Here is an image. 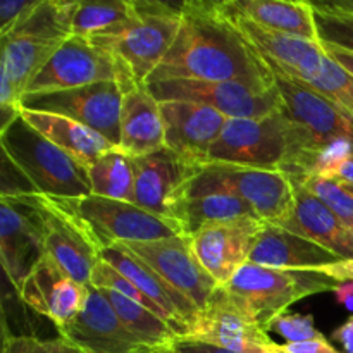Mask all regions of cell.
<instances>
[{
    "mask_svg": "<svg viewBox=\"0 0 353 353\" xmlns=\"http://www.w3.org/2000/svg\"><path fill=\"white\" fill-rule=\"evenodd\" d=\"M88 290L90 286L69 278L45 255L17 293L28 307L50 319L61 330L81 312L88 299Z\"/></svg>",
    "mask_w": 353,
    "mask_h": 353,
    "instance_id": "20",
    "label": "cell"
},
{
    "mask_svg": "<svg viewBox=\"0 0 353 353\" xmlns=\"http://www.w3.org/2000/svg\"><path fill=\"white\" fill-rule=\"evenodd\" d=\"M157 353H171L169 350H162V352H157Z\"/></svg>",
    "mask_w": 353,
    "mask_h": 353,
    "instance_id": "50",
    "label": "cell"
},
{
    "mask_svg": "<svg viewBox=\"0 0 353 353\" xmlns=\"http://www.w3.org/2000/svg\"><path fill=\"white\" fill-rule=\"evenodd\" d=\"M123 245L148 268L154 269L176 292L190 300L199 310L207 305L212 293L219 288L216 279L203 269L193 252L190 236L162 238L152 241H133Z\"/></svg>",
    "mask_w": 353,
    "mask_h": 353,
    "instance_id": "12",
    "label": "cell"
},
{
    "mask_svg": "<svg viewBox=\"0 0 353 353\" xmlns=\"http://www.w3.org/2000/svg\"><path fill=\"white\" fill-rule=\"evenodd\" d=\"M133 165L134 186L131 203L165 221H171L169 209L179 188L203 169L186 164L168 147L133 157Z\"/></svg>",
    "mask_w": 353,
    "mask_h": 353,
    "instance_id": "19",
    "label": "cell"
},
{
    "mask_svg": "<svg viewBox=\"0 0 353 353\" xmlns=\"http://www.w3.org/2000/svg\"><path fill=\"white\" fill-rule=\"evenodd\" d=\"M219 192L240 196L252 207L259 219L268 224H278L279 221L285 219L292 212L293 199H295L293 181L281 169L207 164L199 174L193 176L179 188L172 202Z\"/></svg>",
    "mask_w": 353,
    "mask_h": 353,
    "instance_id": "5",
    "label": "cell"
},
{
    "mask_svg": "<svg viewBox=\"0 0 353 353\" xmlns=\"http://www.w3.org/2000/svg\"><path fill=\"white\" fill-rule=\"evenodd\" d=\"M238 217H257V214L245 200L228 192L188 196L171 203V221L179 228L183 236H193L209 224Z\"/></svg>",
    "mask_w": 353,
    "mask_h": 353,
    "instance_id": "28",
    "label": "cell"
},
{
    "mask_svg": "<svg viewBox=\"0 0 353 353\" xmlns=\"http://www.w3.org/2000/svg\"><path fill=\"white\" fill-rule=\"evenodd\" d=\"M164 79L238 81L257 88L276 85L264 59L217 2L193 0L183 2L178 37L147 85Z\"/></svg>",
    "mask_w": 353,
    "mask_h": 353,
    "instance_id": "1",
    "label": "cell"
},
{
    "mask_svg": "<svg viewBox=\"0 0 353 353\" xmlns=\"http://www.w3.org/2000/svg\"><path fill=\"white\" fill-rule=\"evenodd\" d=\"M272 71V69H271ZM283 110L310 131L321 148L341 140L353 141V117L336 102L278 71H272Z\"/></svg>",
    "mask_w": 353,
    "mask_h": 353,
    "instance_id": "18",
    "label": "cell"
},
{
    "mask_svg": "<svg viewBox=\"0 0 353 353\" xmlns=\"http://www.w3.org/2000/svg\"><path fill=\"white\" fill-rule=\"evenodd\" d=\"M333 293L336 295L338 302L343 303V305H347L348 309H353V281L338 283Z\"/></svg>",
    "mask_w": 353,
    "mask_h": 353,
    "instance_id": "45",
    "label": "cell"
},
{
    "mask_svg": "<svg viewBox=\"0 0 353 353\" xmlns=\"http://www.w3.org/2000/svg\"><path fill=\"white\" fill-rule=\"evenodd\" d=\"M338 283L319 271L271 269L248 262L224 288L245 314L265 333L299 300L334 292Z\"/></svg>",
    "mask_w": 353,
    "mask_h": 353,
    "instance_id": "4",
    "label": "cell"
},
{
    "mask_svg": "<svg viewBox=\"0 0 353 353\" xmlns=\"http://www.w3.org/2000/svg\"><path fill=\"white\" fill-rule=\"evenodd\" d=\"M0 143L3 154L9 155L40 195L50 199L92 195L86 165L52 143L23 116L0 131Z\"/></svg>",
    "mask_w": 353,
    "mask_h": 353,
    "instance_id": "3",
    "label": "cell"
},
{
    "mask_svg": "<svg viewBox=\"0 0 353 353\" xmlns=\"http://www.w3.org/2000/svg\"><path fill=\"white\" fill-rule=\"evenodd\" d=\"M86 169L92 195L131 202L134 186L133 157L124 154L121 148H112L107 154L100 155Z\"/></svg>",
    "mask_w": 353,
    "mask_h": 353,
    "instance_id": "30",
    "label": "cell"
},
{
    "mask_svg": "<svg viewBox=\"0 0 353 353\" xmlns=\"http://www.w3.org/2000/svg\"><path fill=\"white\" fill-rule=\"evenodd\" d=\"M319 272L326 274L327 278L334 279L336 283H350L353 281V259H343L336 264L324 265L317 269Z\"/></svg>",
    "mask_w": 353,
    "mask_h": 353,
    "instance_id": "40",
    "label": "cell"
},
{
    "mask_svg": "<svg viewBox=\"0 0 353 353\" xmlns=\"http://www.w3.org/2000/svg\"><path fill=\"white\" fill-rule=\"evenodd\" d=\"M319 148L310 131L281 109L261 119H228L207 164L281 169L300 178Z\"/></svg>",
    "mask_w": 353,
    "mask_h": 353,
    "instance_id": "2",
    "label": "cell"
},
{
    "mask_svg": "<svg viewBox=\"0 0 353 353\" xmlns=\"http://www.w3.org/2000/svg\"><path fill=\"white\" fill-rule=\"evenodd\" d=\"M137 16V6L131 0L79 2L72 19V34L83 38L107 37L130 24Z\"/></svg>",
    "mask_w": 353,
    "mask_h": 353,
    "instance_id": "31",
    "label": "cell"
},
{
    "mask_svg": "<svg viewBox=\"0 0 353 353\" xmlns=\"http://www.w3.org/2000/svg\"><path fill=\"white\" fill-rule=\"evenodd\" d=\"M333 340L343 347L345 353H353V316L343 326L338 327L333 333Z\"/></svg>",
    "mask_w": 353,
    "mask_h": 353,
    "instance_id": "43",
    "label": "cell"
},
{
    "mask_svg": "<svg viewBox=\"0 0 353 353\" xmlns=\"http://www.w3.org/2000/svg\"><path fill=\"white\" fill-rule=\"evenodd\" d=\"M100 259L126 276L131 283H134L168 316L172 330L179 338L186 336L190 326L200 312L186 296L176 292L165 279H162L154 269L148 268L143 261L126 250L123 245H112L102 250Z\"/></svg>",
    "mask_w": 353,
    "mask_h": 353,
    "instance_id": "21",
    "label": "cell"
},
{
    "mask_svg": "<svg viewBox=\"0 0 353 353\" xmlns=\"http://www.w3.org/2000/svg\"><path fill=\"white\" fill-rule=\"evenodd\" d=\"M161 103L165 147L195 168H205L210 148L223 133L228 117L212 107L195 102Z\"/></svg>",
    "mask_w": 353,
    "mask_h": 353,
    "instance_id": "17",
    "label": "cell"
},
{
    "mask_svg": "<svg viewBox=\"0 0 353 353\" xmlns=\"http://www.w3.org/2000/svg\"><path fill=\"white\" fill-rule=\"evenodd\" d=\"M272 331L283 336L286 343H300L321 338L323 334L317 331L312 316H302V314L285 312L272 323Z\"/></svg>",
    "mask_w": 353,
    "mask_h": 353,
    "instance_id": "36",
    "label": "cell"
},
{
    "mask_svg": "<svg viewBox=\"0 0 353 353\" xmlns=\"http://www.w3.org/2000/svg\"><path fill=\"white\" fill-rule=\"evenodd\" d=\"M21 116L26 119L28 124H31L34 130L40 131L45 138H48L52 143L68 152L69 155H72L76 161L85 164L86 168L92 162H95L100 155L116 148L102 134L65 116L26 109H21Z\"/></svg>",
    "mask_w": 353,
    "mask_h": 353,
    "instance_id": "27",
    "label": "cell"
},
{
    "mask_svg": "<svg viewBox=\"0 0 353 353\" xmlns=\"http://www.w3.org/2000/svg\"><path fill=\"white\" fill-rule=\"evenodd\" d=\"M292 179V178H290ZM295 186L292 212L276 226L293 234L307 238L327 248L341 259H353L352 231L317 199L299 179H292Z\"/></svg>",
    "mask_w": 353,
    "mask_h": 353,
    "instance_id": "23",
    "label": "cell"
},
{
    "mask_svg": "<svg viewBox=\"0 0 353 353\" xmlns=\"http://www.w3.org/2000/svg\"><path fill=\"white\" fill-rule=\"evenodd\" d=\"M340 185H341V183H340ZM343 186H345V188H347L348 192H350L352 195H353V186H352V185H343Z\"/></svg>",
    "mask_w": 353,
    "mask_h": 353,
    "instance_id": "48",
    "label": "cell"
},
{
    "mask_svg": "<svg viewBox=\"0 0 353 353\" xmlns=\"http://www.w3.org/2000/svg\"><path fill=\"white\" fill-rule=\"evenodd\" d=\"M41 0H2L0 2V38L12 33L23 24Z\"/></svg>",
    "mask_w": 353,
    "mask_h": 353,
    "instance_id": "37",
    "label": "cell"
},
{
    "mask_svg": "<svg viewBox=\"0 0 353 353\" xmlns=\"http://www.w3.org/2000/svg\"><path fill=\"white\" fill-rule=\"evenodd\" d=\"M100 292L107 296L124 326L152 350H168L169 345L178 338L174 330L147 307L131 302L126 296L110 290H100Z\"/></svg>",
    "mask_w": 353,
    "mask_h": 353,
    "instance_id": "29",
    "label": "cell"
},
{
    "mask_svg": "<svg viewBox=\"0 0 353 353\" xmlns=\"http://www.w3.org/2000/svg\"><path fill=\"white\" fill-rule=\"evenodd\" d=\"M54 200L72 214L100 252L117 243L162 240L181 234L174 223L154 216L131 202L97 195Z\"/></svg>",
    "mask_w": 353,
    "mask_h": 353,
    "instance_id": "7",
    "label": "cell"
},
{
    "mask_svg": "<svg viewBox=\"0 0 353 353\" xmlns=\"http://www.w3.org/2000/svg\"><path fill=\"white\" fill-rule=\"evenodd\" d=\"M323 47L330 57H333L334 61H336L338 64H340L341 68L348 72V74L353 76V54H348V52L340 50V48H336V47H331V45L323 43Z\"/></svg>",
    "mask_w": 353,
    "mask_h": 353,
    "instance_id": "44",
    "label": "cell"
},
{
    "mask_svg": "<svg viewBox=\"0 0 353 353\" xmlns=\"http://www.w3.org/2000/svg\"><path fill=\"white\" fill-rule=\"evenodd\" d=\"M64 41L10 33L2 38L0 107L21 109L31 81Z\"/></svg>",
    "mask_w": 353,
    "mask_h": 353,
    "instance_id": "22",
    "label": "cell"
},
{
    "mask_svg": "<svg viewBox=\"0 0 353 353\" xmlns=\"http://www.w3.org/2000/svg\"><path fill=\"white\" fill-rule=\"evenodd\" d=\"M327 179H333V181L341 183V185L353 186V157L340 162V164L331 171V174L327 176Z\"/></svg>",
    "mask_w": 353,
    "mask_h": 353,
    "instance_id": "42",
    "label": "cell"
},
{
    "mask_svg": "<svg viewBox=\"0 0 353 353\" xmlns=\"http://www.w3.org/2000/svg\"><path fill=\"white\" fill-rule=\"evenodd\" d=\"M171 353H236L226 350V348L216 347V345L202 343V341L190 340V338H176L168 348Z\"/></svg>",
    "mask_w": 353,
    "mask_h": 353,
    "instance_id": "38",
    "label": "cell"
},
{
    "mask_svg": "<svg viewBox=\"0 0 353 353\" xmlns=\"http://www.w3.org/2000/svg\"><path fill=\"white\" fill-rule=\"evenodd\" d=\"M272 353H286V352L283 350L281 345H276V348H274V350H272Z\"/></svg>",
    "mask_w": 353,
    "mask_h": 353,
    "instance_id": "47",
    "label": "cell"
},
{
    "mask_svg": "<svg viewBox=\"0 0 353 353\" xmlns=\"http://www.w3.org/2000/svg\"><path fill=\"white\" fill-rule=\"evenodd\" d=\"M157 102H195L212 107L228 119H261L283 109L278 86L257 88L238 81L164 79L145 85Z\"/></svg>",
    "mask_w": 353,
    "mask_h": 353,
    "instance_id": "9",
    "label": "cell"
},
{
    "mask_svg": "<svg viewBox=\"0 0 353 353\" xmlns=\"http://www.w3.org/2000/svg\"><path fill=\"white\" fill-rule=\"evenodd\" d=\"M310 6L323 12L350 14L353 16V0H327V2H310Z\"/></svg>",
    "mask_w": 353,
    "mask_h": 353,
    "instance_id": "41",
    "label": "cell"
},
{
    "mask_svg": "<svg viewBox=\"0 0 353 353\" xmlns=\"http://www.w3.org/2000/svg\"><path fill=\"white\" fill-rule=\"evenodd\" d=\"M281 348L286 353H340L324 336L300 343H285Z\"/></svg>",
    "mask_w": 353,
    "mask_h": 353,
    "instance_id": "39",
    "label": "cell"
},
{
    "mask_svg": "<svg viewBox=\"0 0 353 353\" xmlns=\"http://www.w3.org/2000/svg\"><path fill=\"white\" fill-rule=\"evenodd\" d=\"M124 90L117 81H102L62 92L26 95L21 109L59 114L102 134L121 147V109Z\"/></svg>",
    "mask_w": 353,
    "mask_h": 353,
    "instance_id": "10",
    "label": "cell"
},
{
    "mask_svg": "<svg viewBox=\"0 0 353 353\" xmlns=\"http://www.w3.org/2000/svg\"><path fill=\"white\" fill-rule=\"evenodd\" d=\"M314 17L321 43L353 54V16L314 9Z\"/></svg>",
    "mask_w": 353,
    "mask_h": 353,
    "instance_id": "34",
    "label": "cell"
},
{
    "mask_svg": "<svg viewBox=\"0 0 353 353\" xmlns=\"http://www.w3.org/2000/svg\"><path fill=\"white\" fill-rule=\"evenodd\" d=\"M92 286H95V288H99V290H110V292H116V293H119V295L126 296V299L131 300V302L140 303V305L147 307V309H150L152 312L157 314L159 317H162V319H164L165 323L171 326L168 316H165V314L162 312V310L159 309V307L155 305V303L152 302V300L148 299V296L145 295V293L141 292V290L138 288L134 283H131L126 276L121 274L117 269H114L112 265L107 264V262H103L102 259H100V262L97 264L95 271H93V274H92Z\"/></svg>",
    "mask_w": 353,
    "mask_h": 353,
    "instance_id": "33",
    "label": "cell"
},
{
    "mask_svg": "<svg viewBox=\"0 0 353 353\" xmlns=\"http://www.w3.org/2000/svg\"><path fill=\"white\" fill-rule=\"evenodd\" d=\"M165 147L161 103L145 85L124 92L121 109V150L130 157L150 154Z\"/></svg>",
    "mask_w": 353,
    "mask_h": 353,
    "instance_id": "25",
    "label": "cell"
},
{
    "mask_svg": "<svg viewBox=\"0 0 353 353\" xmlns=\"http://www.w3.org/2000/svg\"><path fill=\"white\" fill-rule=\"evenodd\" d=\"M37 205L43 224L45 255L69 278L81 285H92V274L100 262L95 247L81 224L54 199L37 193Z\"/></svg>",
    "mask_w": 353,
    "mask_h": 353,
    "instance_id": "14",
    "label": "cell"
},
{
    "mask_svg": "<svg viewBox=\"0 0 353 353\" xmlns=\"http://www.w3.org/2000/svg\"><path fill=\"white\" fill-rule=\"evenodd\" d=\"M57 331L85 353H157L124 326L107 296L92 285L81 312Z\"/></svg>",
    "mask_w": 353,
    "mask_h": 353,
    "instance_id": "16",
    "label": "cell"
},
{
    "mask_svg": "<svg viewBox=\"0 0 353 353\" xmlns=\"http://www.w3.org/2000/svg\"><path fill=\"white\" fill-rule=\"evenodd\" d=\"M333 102H336L338 105L341 107V109L347 110V112L353 117V88L348 90V92L341 93V95L336 97V99H334Z\"/></svg>",
    "mask_w": 353,
    "mask_h": 353,
    "instance_id": "46",
    "label": "cell"
},
{
    "mask_svg": "<svg viewBox=\"0 0 353 353\" xmlns=\"http://www.w3.org/2000/svg\"><path fill=\"white\" fill-rule=\"evenodd\" d=\"M228 16L243 17L268 30L281 31L293 37L319 41L316 17L310 2H285V0H228L217 2Z\"/></svg>",
    "mask_w": 353,
    "mask_h": 353,
    "instance_id": "26",
    "label": "cell"
},
{
    "mask_svg": "<svg viewBox=\"0 0 353 353\" xmlns=\"http://www.w3.org/2000/svg\"><path fill=\"white\" fill-rule=\"evenodd\" d=\"M264 226V221L257 217H238L209 224L190 236V240L203 269L217 285L226 286L250 262L252 250Z\"/></svg>",
    "mask_w": 353,
    "mask_h": 353,
    "instance_id": "15",
    "label": "cell"
},
{
    "mask_svg": "<svg viewBox=\"0 0 353 353\" xmlns=\"http://www.w3.org/2000/svg\"><path fill=\"white\" fill-rule=\"evenodd\" d=\"M292 179H299L348 230L353 231V195L343 185L323 176H303Z\"/></svg>",
    "mask_w": 353,
    "mask_h": 353,
    "instance_id": "32",
    "label": "cell"
},
{
    "mask_svg": "<svg viewBox=\"0 0 353 353\" xmlns=\"http://www.w3.org/2000/svg\"><path fill=\"white\" fill-rule=\"evenodd\" d=\"M137 19L114 34L88 38L116 55L140 85H147L152 72L161 65L178 37L183 19V3L134 2Z\"/></svg>",
    "mask_w": 353,
    "mask_h": 353,
    "instance_id": "6",
    "label": "cell"
},
{
    "mask_svg": "<svg viewBox=\"0 0 353 353\" xmlns=\"http://www.w3.org/2000/svg\"><path fill=\"white\" fill-rule=\"evenodd\" d=\"M183 338L236 353H272L278 345L241 310L224 286L212 293Z\"/></svg>",
    "mask_w": 353,
    "mask_h": 353,
    "instance_id": "13",
    "label": "cell"
},
{
    "mask_svg": "<svg viewBox=\"0 0 353 353\" xmlns=\"http://www.w3.org/2000/svg\"><path fill=\"white\" fill-rule=\"evenodd\" d=\"M102 81H117L124 92L140 85L116 55L88 38L72 34L31 81L26 95L62 92Z\"/></svg>",
    "mask_w": 353,
    "mask_h": 353,
    "instance_id": "8",
    "label": "cell"
},
{
    "mask_svg": "<svg viewBox=\"0 0 353 353\" xmlns=\"http://www.w3.org/2000/svg\"><path fill=\"white\" fill-rule=\"evenodd\" d=\"M350 241H352V250H353V231H352V236H350Z\"/></svg>",
    "mask_w": 353,
    "mask_h": 353,
    "instance_id": "49",
    "label": "cell"
},
{
    "mask_svg": "<svg viewBox=\"0 0 353 353\" xmlns=\"http://www.w3.org/2000/svg\"><path fill=\"white\" fill-rule=\"evenodd\" d=\"M2 353H85L69 343L64 338L55 340H38L33 336H9L3 338Z\"/></svg>",
    "mask_w": 353,
    "mask_h": 353,
    "instance_id": "35",
    "label": "cell"
},
{
    "mask_svg": "<svg viewBox=\"0 0 353 353\" xmlns=\"http://www.w3.org/2000/svg\"><path fill=\"white\" fill-rule=\"evenodd\" d=\"M340 261L343 259L327 248L268 223L250 255V264L293 271H317Z\"/></svg>",
    "mask_w": 353,
    "mask_h": 353,
    "instance_id": "24",
    "label": "cell"
},
{
    "mask_svg": "<svg viewBox=\"0 0 353 353\" xmlns=\"http://www.w3.org/2000/svg\"><path fill=\"white\" fill-rule=\"evenodd\" d=\"M43 257V224L37 193L0 196V259L17 292Z\"/></svg>",
    "mask_w": 353,
    "mask_h": 353,
    "instance_id": "11",
    "label": "cell"
}]
</instances>
